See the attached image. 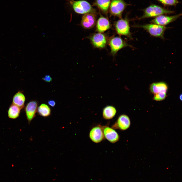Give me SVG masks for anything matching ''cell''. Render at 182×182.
Returning <instances> with one entry per match:
<instances>
[{
    "instance_id": "6da1fadb",
    "label": "cell",
    "mask_w": 182,
    "mask_h": 182,
    "mask_svg": "<svg viewBox=\"0 0 182 182\" xmlns=\"http://www.w3.org/2000/svg\"><path fill=\"white\" fill-rule=\"evenodd\" d=\"M143 15L138 18L139 20L149 18L155 17L163 14H170L174 13L173 11L165 9L158 5L151 4L143 10Z\"/></svg>"
},
{
    "instance_id": "7a4b0ae2",
    "label": "cell",
    "mask_w": 182,
    "mask_h": 182,
    "mask_svg": "<svg viewBox=\"0 0 182 182\" xmlns=\"http://www.w3.org/2000/svg\"><path fill=\"white\" fill-rule=\"evenodd\" d=\"M132 27L143 29L147 31L151 36L162 39L164 38V32L167 28L165 26L152 23L142 25H136Z\"/></svg>"
},
{
    "instance_id": "3957f363",
    "label": "cell",
    "mask_w": 182,
    "mask_h": 182,
    "mask_svg": "<svg viewBox=\"0 0 182 182\" xmlns=\"http://www.w3.org/2000/svg\"><path fill=\"white\" fill-rule=\"evenodd\" d=\"M114 25L116 31L118 34L132 38L130 31L129 20L127 17L116 21Z\"/></svg>"
},
{
    "instance_id": "277c9868",
    "label": "cell",
    "mask_w": 182,
    "mask_h": 182,
    "mask_svg": "<svg viewBox=\"0 0 182 182\" xmlns=\"http://www.w3.org/2000/svg\"><path fill=\"white\" fill-rule=\"evenodd\" d=\"M128 5L124 0H112L109 8L110 15L121 18L123 12Z\"/></svg>"
},
{
    "instance_id": "5b68a950",
    "label": "cell",
    "mask_w": 182,
    "mask_h": 182,
    "mask_svg": "<svg viewBox=\"0 0 182 182\" xmlns=\"http://www.w3.org/2000/svg\"><path fill=\"white\" fill-rule=\"evenodd\" d=\"M73 9L75 12L80 14H85L90 13H96L90 4L86 1L80 0L73 2Z\"/></svg>"
},
{
    "instance_id": "8992f818",
    "label": "cell",
    "mask_w": 182,
    "mask_h": 182,
    "mask_svg": "<svg viewBox=\"0 0 182 182\" xmlns=\"http://www.w3.org/2000/svg\"><path fill=\"white\" fill-rule=\"evenodd\" d=\"M108 43L111 49V53L113 55L124 47L127 46L132 47L120 37H112L110 39Z\"/></svg>"
},
{
    "instance_id": "52a82bcc",
    "label": "cell",
    "mask_w": 182,
    "mask_h": 182,
    "mask_svg": "<svg viewBox=\"0 0 182 182\" xmlns=\"http://www.w3.org/2000/svg\"><path fill=\"white\" fill-rule=\"evenodd\" d=\"M89 39L93 46L95 48H103L106 46L107 43V37L103 33L94 34L90 36Z\"/></svg>"
},
{
    "instance_id": "ba28073f",
    "label": "cell",
    "mask_w": 182,
    "mask_h": 182,
    "mask_svg": "<svg viewBox=\"0 0 182 182\" xmlns=\"http://www.w3.org/2000/svg\"><path fill=\"white\" fill-rule=\"evenodd\" d=\"M181 15V13L171 16L161 15L155 17L150 22L152 23L165 26L175 21Z\"/></svg>"
},
{
    "instance_id": "9c48e42d",
    "label": "cell",
    "mask_w": 182,
    "mask_h": 182,
    "mask_svg": "<svg viewBox=\"0 0 182 182\" xmlns=\"http://www.w3.org/2000/svg\"><path fill=\"white\" fill-rule=\"evenodd\" d=\"M130 124V120L129 117L125 114H122L119 117L112 128L114 129L125 130L129 127Z\"/></svg>"
},
{
    "instance_id": "30bf717a",
    "label": "cell",
    "mask_w": 182,
    "mask_h": 182,
    "mask_svg": "<svg viewBox=\"0 0 182 182\" xmlns=\"http://www.w3.org/2000/svg\"><path fill=\"white\" fill-rule=\"evenodd\" d=\"M38 107V102L35 100L29 102L25 107V111L29 122H30L35 117Z\"/></svg>"
},
{
    "instance_id": "8fae6325",
    "label": "cell",
    "mask_w": 182,
    "mask_h": 182,
    "mask_svg": "<svg viewBox=\"0 0 182 182\" xmlns=\"http://www.w3.org/2000/svg\"><path fill=\"white\" fill-rule=\"evenodd\" d=\"M96 13H87L84 14L83 16L81 21V25L84 28L89 29L94 27L96 22Z\"/></svg>"
},
{
    "instance_id": "7c38bea8",
    "label": "cell",
    "mask_w": 182,
    "mask_h": 182,
    "mask_svg": "<svg viewBox=\"0 0 182 182\" xmlns=\"http://www.w3.org/2000/svg\"><path fill=\"white\" fill-rule=\"evenodd\" d=\"M101 127L104 137L109 142L114 143L119 141V136L114 129L107 126H104Z\"/></svg>"
},
{
    "instance_id": "4fadbf2b",
    "label": "cell",
    "mask_w": 182,
    "mask_h": 182,
    "mask_svg": "<svg viewBox=\"0 0 182 182\" xmlns=\"http://www.w3.org/2000/svg\"><path fill=\"white\" fill-rule=\"evenodd\" d=\"M89 137L92 141L95 143L102 141L104 137L102 127L97 126L92 128L90 131Z\"/></svg>"
},
{
    "instance_id": "5bb4252c",
    "label": "cell",
    "mask_w": 182,
    "mask_h": 182,
    "mask_svg": "<svg viewBox=\"0 0 182 182\" xmlns=\"http://www.w3.org/2000/svg\"><path fill=\"white\" fill-rule=\"evenodd\" d=\"M110 27L111 24L108 18L101 15L96 24L97 31L103 33L109 29Z\"/></svg>"
},
{
    "instance_id": "9a60e30c",
    "label": "cell",
    "mask_w": 182,
    "mask_h": 182,
    "mask_svg": "<svg viewBox=\"0 0 182 182\" xmlns=\"http://www.w3.org/2000/svg\"><path fill=\"white\" fill-rule=\"evenodd\" d=\"M168 89L167 84L163 82L154 83L150 86V92L154 94L161 92H166Z\"/></svg>"
},
{
    "instance_id": "2e32d148",
    "label": "cell",
    "mask_w": 182,
    "mask_h": 182,
    "mask_svg": "<svg viewBox=\"0 0 182 182\" xmlns=\"http://www.w3.org/2000/svg\"><path fill=\"white\" fill-rule=\"evenodd\" d=\"M110 0H95L93 5L97 7L103 13L107 14L109 10Z\"/></svg>"
},
{
    "instance_id": "e0dca14e",
    "label": "cell",
    "mask_w": 182,
    "mask_h": 182,
    "mask_svg": "<svg viewBox=\"0 0 182 182\" xmlns=\"http://www.w3.org/2000/svg\"><path fill=\"white\" fill-rule=\"evenodd\" d=\"M25 97L22 91H19L13 96L12 99V103L19 107L21 109L24 106Z\"/></svg>"
},
{
    "instance_id": "ac0fdd59",
    "label": "cell",
    "mask_w": 182,
    "mask_h": 182,
    "mask_svg": "<svg viewBox=\"0 0 182 182\" xmlns=\"http://www.w3.org/2000/svg\"><path fill=\"white\" fill-rule=\"evenodd\" d=\"M116 111V109L113 106H107L105 107L103 110V117L106 120L111 119L115 116Z\"/></svg>"
},
{
    "instance_id": "d6986e66",
    "label": "cell",
    "mask_w": 182,
    "mask_h": 182,
    "mask_svg": "<svg viewBox=\"0 0 182 182\" xmlns=\"http://www.w3.org/2000/svg\"><path fill=\"white\" fill-rule=\"evenodd\" d=\"M21 109L17 105L12 103L10 105L8 110L9 117L12 119H15L19 116Z\"/></svg>"
},
{
    "instance_id": "ffe728a7",
    "label": "cell",
    "mask_w": 182,
    "mask_h": 182,
    "mask_svg": "<svg viewBox=\"0 0 182 182\" xmlns=\"http://www.w3.org/2000/svg\"><path fill=\"white\" fill-rule=\"evenodd\" d=\"M37 112L40 115L47 117L50 115L51 111L49 106L46 104H42L38 107Z\"/></svg>"
},
{
    "instance_id": "44dd1931",
    "label": "cell",
    "mask_w": 182,
    "mask_h": 182,
    "mask_svg": "<svg viewBox=\"0 0 182 182\" xmlns=\"http://www.w3.org/2000/svg\"><path fill=\"white\" fill-rule=\"evenodd\" d=\"M162 4L167 6H175L179 3L178 0H157Z\"/></svg>"
},
{
    "instance_id": "7402d4cb",
    "label": "cell",
    "mask_w": 182,
    "mask_h": 182,
    "mask_svg": "<svg viewBox=\"0 0 182 182\" xmlns=\"http://www.w3.org/2000/svg\"><path fill=\"white\" fill-rule=\"evenodd\" d=\"M153 99L156 101H161L164 99L166 98V92H161L154 94Z\"/></svg>"
},
{
    "instance_id": "603a6c76",
    "label": "cell",
    "mask_w": 182,
    "mask_h": 182,
    "mask_svg": "<svg viewBox=\"0 0 182 182\" xmlns=\"http://www.w3.org/2000/svg\"><path fill=\"white\" fill-rule=\"evenodd\" d=\"M42 79L47 82H50L52 81V78L49 75H46L42 78Z\"/></svg>"
},
{
    "instance_id": "cb8c5ba5",
    "label": "cell",
    "mask_w": 182,
    "mask_h": 182,
    "mask_svg": "<svg viewBox=\"0 0 182 182\" xmlns=\"http://www.w3.org/2000/svg\"><path fill=\"white\" fill-rule=\"evenodd\" d=\"M48 104L51 107H54L56 104L55 102L53 100H50L48 101Z\"/></svg>"
},
{
    "instance_id": "d4e9b609",
    "label": "cell",
    "mask_w": 182,
    "mask_h": 182,
    "mask_svg": "<svg viewBox=\"0 0 182 182\" xmlns=\"http://www.w3.org/2000/svg\"><path fill=\"white\" fill-rule=\"evenodd\" d=\"M180 99L181 100V99H182V95H180Z\"/></svg>"
}]
</instances>
